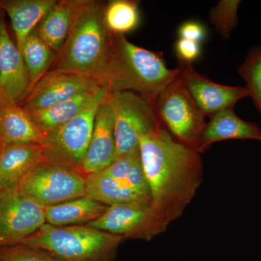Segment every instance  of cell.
Returning a JSON list of instances; mask_svg holds the SVG:
<instances>
[{"label": "cell", "instance_id": "1", "mask_svg": "<svg viewBox=\"0 0 261 261\" xmlns=\"http://www.w3.org/2000/svg\"><path fill=\"white\" fill-rule=\"evenodd\" d=\"M139 149L151 205L169 225L183 215L202 184L200 154L173 138L163 125L141 137Z\"/></svg>", "mask_w": 261, "mask_h": 261}, {"label": "cell", "instance_id": "2", "mask_svg": "<svg viewBox=\"0 0 261 261\" xmlns=\"http://www.w3.org/2000/svg\"><path fill=\"white\" fill-rule=\"evenodd\" d=\"M178 75L177 68H168L162 53L139 47L124 35L112 33L111 56L99 86L108 93L135 92L154 108L160 94Z\"/></svg>", "mask_w": 261, "mask_h": 261}, {"label": "cell", "instance_id": "3", "mask_svg": "<svg viewBox=\"0 0 261 261\" xmlns=\"http://www.w3.org/2000/svg\"><path fill=\"white\" fill-rule=\"evenodd\" d=\"M106 3L87 0L49 70H66L99 85L109 61L112 33L105 21Z\"/></svg>", "mask_w": 261, "mask_h": 261}, {"label": "cell", "instance_id": "4", "mask_svg": "<svg viewBox=\"0 0 261 261\" xmlns=\"http://www.w3.org/2000/svg\"><path fill=\"white\" fill-rule=\"evenodd\" d=\"M123 237L83 226L46 223L21 244L42 249L60 261H115Z\"/></svg>", "mask_w": 261, "mask_h": 261}, {"label": "cell", "instance_id": "5", "mask_svg": "<svg viewBox=\"0 0 261 261\" xmlns=\"http://www.w3.org/2000/svg\"><path fill=\"white\" fill-rule=\"evenodd\" d=\"M113 118L117 159L139 148L140 140L163 125L154 108L140 94L130 91L108 94Z\"/></svg>", "mask_w": 261, "mask_h": 261}, {"label": "cell", "instance_id": "6", "mask_svg": "<svg viewBox=\"0 0 261 261\" xmlns=\"http://www.w3.org/2000/svg\"><path fill=\"white\" fill-rule=\"evenodd\" d=\"M154 109L176 140L197 151L207 116L197 107L179 75L160 94Z\"/></svg>", "mask_w": 261, "mask_h": 261}, {"label": "cell", "instance_id": "7", "mask_svg": "<svg viewBox=\"0 0 261 261\" xmlns=\"http://www.w3.org/2000/svg\"><path fill=\"white\" fill-rule=\"evenodd\" d=\"M86 176L76 170L44 161L24 178L18 190L49 207L85 196Z\"/></svg>", "mask_w": 261, "mask_h": 261}, {"label": "cell", "instance_id": "8", "mask_svg": "<svg viewBox=\"0 0 261 261\" xmlns=\"http://www.w3.org/2000/svg\"><path fill=\"white\" fill-rule=\"evenodd\" d=\"M105 99L94 102L47 137L43 147L44 162L83 173L82 166L93 132L96 115Z\"/></svg>", "mask_w": 261, "mask_h": 261}, {"label": "cell", "instance_id": "9", "mask_svg": "<svg viewBox=\"0 0 261 261\" xmlns=\"http://www.w3.org/2000/svg\"><path fill=\"white\" fill-rule=\"evenodd\" d=\"M87 226L123 237L124 240L149 242L164 232L167 223L149 202L108 206L105 214Z\"/></svg>", "mask_w": 261, "mask_h": 261}, {"label": "cell", "instance_id": "10", "mask_svg": "<svg viewBox=\"0 0 261 261\" xmlns=\"http://www.w3.org/2000/svg\"><path fill=\"white\" fill-rule=\"evenodd\" d=\"M45 224L44 206L18 190L0 192V247L21 243Z\"/></svg>", "mask_w": 261, "mask_h": 261}, {"label": "cell", "instance_id": "11", "mask_svg": "<svg viewBox=\"0 0 261 261\" xmlns=\"http://www.w3.org/2000/svg\"><path fill=\"white\" fill-rule=\"evenodd\" d=\"M99 87L95 81L66 70H49L20 105L28 113L47 109Z\"/></svg>", "mask_w": 261, "mask_h": 261}, {"label": "cell", "instance_id": "12", "mask_svg": "<svg viewBox=\"0 0 261 261\" xmlns=\"http://www.w3.org/2000/svg\"><path fill=\"white\" fill-rule=\"evenodd\" d=\"M177 68L187 92L207 117L224 110L233 109L239 100L249 97L245 87H230L211 82L199 74L192 63L178 59Z\"/></svg>", "mask_w": 261, "mask_h": 261}, {"label": "cell", "instance_id": "13", "mask_svg": "<svg viewBox=\"0 0 261 261\" xmlns=\"http://www.w3.org/2000/svg\"><path fill=\"white\" fill-rule=\"evenodd\" d=\"M32 87L21 51L10 37L3 15L0 16V103L20 105Z\"/></svg>", "mask_w": 261, "mask_h": 261}, {"label": "cell", "instance_id": "14", "mask_svg": "<svg viewBox=\"0 0 261 261\" xmlns=\"http://www.w3.org/2000/svg\"><path fill=\"white\" fill-rule=\"evenodd\" d=\"M116 159L113 114L107 96L98 108L82 171L85 175L101 172Z\"/></svg>", "mask_w": 261, "mask_h": 261}, {"label": "cell", "instance_id": "15", "mask_svg": "<svg viewBox=\"0 0 261 261\" xmlns=\"http://www.w3.org/2000/svg\"><path fill=\"white\" fill-rule=\"evenodd\" d=\"M43 147L35 144L0 147V192L18 190L29 173L44 162Z\"/></svg>", "mask_w": 261, "mask_h": 261}, {"label": "cell", "instance_id": "16", "mask_svg": "<svg viewBox=\"0 0 261 261\" xmlns=\"http://www.w3.org/2000/svg\"><path fill=\"white\" fill-rule=\"evenodd\" d=\"M108 94L106 89L97 87L47 109L29 113L38 129L47 139L94 102L106 99Z\"/></svg>", "mask_w": 261, "mask_h": 261}, {"label": "cell", "instance_id": "17", "mask_svg": "<svg viewBox=\"0 0 261 261\" xmlns=\"http://www.w3.org/2000/svg\"><path fill=\"white\" fill-rule=\"evenodd\" d=\"M228 140H253L261 142V130L255 123L244 121L233 109L224 110L211 117L201 137L197 152L202 153L213 144Z\"/></svg>", "mask_w": 261, "mask_h": 261}, {"label": "cell", "instance_id": "18", "mask_svg": "<svg viewBox=\"0 0 261 261\" xmlns=\"http://www.w3.org/2000/svg\"><path fill=\"white\" fill-rule=\"evenodd\" d=\"M87 3V0L57 1L38 25V34L57 55L64 45L75 19Z\"/></svg>", "mask_w": 261, "mask_h": 261}, {"label": "cell", "instance_id": "19", "mask_svg": "<svg viewBox=\"0 0 261 261\" xmlns=\"http://www.w3.org/2000/svg\"><path fill=\"white\" fill-rule=\"evenodd\" d=\"M47 139L20 105L0 103V147L12 144L45 145Z\"/></svg>", "mask_w": 261, "mask_h": 261}, {"label": "cell", "instance_id": "20", "mask_svg": "<svg viewBox=\"0 0 261 261\" xmlns=\"http://www.w3.org/2000/svg\"><path fill=\"white\" fill-rule=\"evenodd\" d=\"M56 0H3L0 10L8 14L20 50L27 37L39 25Z\"/></svg>", "mask_w": 261, "mask_h": 261}, {"label": "cell", "instance_id": "21", "mask_svg": "<svg viewBox=\"0 0 261 261\" xmlns=\"http://www.w3.org/2000/svg\"><path fill=\"white\" fill-rule=\"evenodd\" d=\"M86 195L103 205L114 206L137 202H149L145 195L104 171L86 176Z\"/></svg>", "mask_w": 261, "mask_h": 261}, {"label": "cell", "instance_id": "22", "mask_svg": "<svg viewBox=\"0 0 261 261\" xmlns=\"http://www.w3.org/2000/svg\"><path fill=\"white\" fill-rule=\"evenodd\" d=\"M108 206L85 195L45 207L46 223L51 226H83L100 218Z\"/></svg>", "mask_w": 261, "mask_h": 261}, {"label": "cell", "instance_id": "23", "mask_svg": "<svg viewBox=\"0 0 261 261\" xmlns=\"http://www.w3.org/2000/svg\"><path fill=\"white\" fill-rule=\"evenodd\" d=\"M20 51L28 70L33 89L43 75L50 70L57 53L44 42L38 34L37 28L25 39Z\"/></svg>", "mask_w": 261, "mask_h": 261}, {"label": "cell", "instance_id": "24", "mask_svg": "<svg viewBox=\"0 0 261 261\" xmlns=\"http://www.w3.org/2000/svg\"><path fill=\"white\" fill-rule=\"evenodd\" d=\"M102 171L123 182L150 200V193L142 166L140 149L118 158Z\"/></svg>", "mask_w": 261, "mask_h": 261}, {"label": "cell", "instance_id": "25", "mask_svg": "<svg viewBox=\"0 0 261 261\" xmlns=\"http://www.w3.org/2000/svg\"><path fill=\"white\" fill-rule=\"evenodd\" d=\"M105 21L110 32L124 35L133 32L140 22L139 2L133 0H113L106 3Z\"/></svg>", "mask_w": 261, "mask_h": 261}, {"label": "cell", "instance_id": "26", "mask_svg": "<svg viewBox=\"0 0 261 261\" xmlns=\"http://www.w3.org/2000/svg\"><path fill=\"white\" fill-rule=\"evenodd\" d=\"M238 71L246 84L245 88L249 97L252 98L261 113V45L249 51Z\"/></svg>", "mask_w": 261, "mask_h": 261}, {"label": "cell", "instance_id": "27", "mask_svg": "<svg viewBox=\"0 0 261 261\" xmlns=\"http://www.w3.org/2000/svg\"><path fill=\"white\" fill-rule=\"evenodd\" d=\"M239 0H221L209 11V19L216 32L228 39L233 29L238 25Z\"/></svg>", "mask_w": 261, "mask_h": 261}, {"label": "cell", "instance_id": "28", "mask_svg": "<svg viewBox=\"0 0 261 261\" xmlns=\"http://www.w3.org/2000/svg\"><path fill=\"white\" fill-rule=\"evenodd\" d=\"M0 261H60L42 249L23 245L0 247Z\"/></svg>", "mask_w": 261, "mask_h": 261}, {"label": "cell", "instance_id": "29", "mask_svg": "<svg viewBox=\"0 0 261 261\" xmlns=\"http://www.w3.org/2000/svg\"><path fill=\"white\" fill-rule=\"evenodd\" d=\"M175 51L178 59L192 64L194 61L200 58V44L188 39L178 38L175 44Z\"/></svg>", "mask_w": 261, "mask_h": 261}, {"label": "cell", "instance_id": "30", "mask_svg": "<svg viewBox=\"0 0 261 261\" xmlns=\"http://www.w3.org/2000/svg\"><path fill=\"white\" fill-rule=\"evenodd\" d=\"M202 24L195 20H189L180 25L178 30V37L193 42L200 43L206 39L207 33Z\"/></svg>", "mask_w": 261, "mask_h": 261}, {"label": "cell", "instance_id": "31", "mask_svg": "<svg viewBox=\"0 0 261 261\" xmlns=\"http://www.w3.org/2000/svg\"><path fill=\"white\" fill-rule=\"evenodd\" d=\"M2 15H3V11H2V10H0V16H2Z\"/></svg>", "mask_w": 261, "mask_h": 261}]
</instances>
